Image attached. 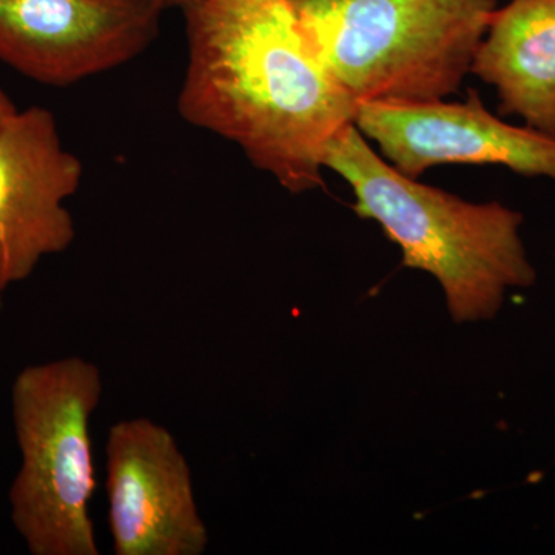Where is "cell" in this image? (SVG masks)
Wrapping results in <instances>:
<instances>
[{
    "instance_id": "7",
    "label": "cell",
    "mask_w": 555,
    "mask_h": 555,
    "mask_svg": "<svg viewBox=\"0 0 555 555\" xmlns=\"http://www.w3.org/2000/svg\"><path fill=\"white\" fill-rule=\"evenodd\" d=\"M108 528L116 555H203L208 529L199 516L192 470L169 429L149 418L109 427Z\"/></svg>"
},
{
    "instance_id": "5",
    "label": "cell",
    "mask_w": 555,
    "mask_h": 555,
    "mask_svg": "<svg viewBox=\"0 0 555 555\" xmlns=\"http://www.w3.org/2000/svg\"><path fill=\"white\" fill-rule=\"evenodd\" d=\"M163 14L152 0H0V61L43 86H73L141 56Z\"/></svg>"
},
{
    "instance_id": "8",
    "label": "cell",
    "mask_w": 555,
    "mask_h": 555,
    "mask_svg": "<svg viewBox=\"0 0 555 555\" xmlns=\"http://www.w3.org/2000/svg\"><path fill=\"white\" fill-rule=\"evenodd\" d=\"M353 124L409 178L437 166L469 164L555 181V139L492 115L476 91L463 102L358 104Z\"/></svg>"
},
{
    "instance_id": "10",
    "label": "cell",
    "mask_w": 555,
    "mask_h": 555,
    "mask_svg": "<svg viewBox=\"0 0 555 555\" xmlns=\"http://www.w3.org/2000/svg\"><path fill=\"white\" fill-rule=\"evenodd\" d=\"M153 3H156V5L159 7V9H163L164 11L167 10H185L188 7L192 5V3H195L196 0H152Z\"/></svg>"
},
{
    "instance_id": "1",
    "label": "cell",
    "mask_w": 555,
    "mask_h": 555,
    "mask_svg": "<svg viewBox=\"0 0 555 555\" xmlns=\"http://www.w3.org/2000/svg\"><path fill=\"white\" fill-rule=\"evenodd\" d=\"M182 119L243 150L292 193L323 185L328 142L357 102L302 30L294 0H196L182 10Z\"/></svg>"
},
{
    "instance_id": "9",
    "label": "cell",
    "mask_w": 555,
    "mask_h": 555,
    "mask_svg": "<svg viewBox=\"0 0 555 555\" xmlns=\"http://www.w3.org/2000/svg\"><path fill=\"white\" fill-rule=\"evenodd\" d=\"M470 73L494 87L503 115L555 139V0L496 7Z\"/></svg>"
},
{
    "instance_id": "6",
    "label": "cell",
    "mask_w": 555,
    "mask_h": 555,
    "mask_svg": "<svg viewBox=\"0 0 555 555\" xmlns=\"http://www.w3.org/2000/svg\"><path fill=\"white\" fill-rule=\"evenodd\" d=\"M82 175V160L65 149L50 109L0 115V292L72 246L75 219L64 203Z\"/></svg>"
},
{
    "instance_id": "3",
    "label": "cell",
    "mask_w": 555,
    "mask_h": 555,
    "mask_svg": "<svg viewBox=\"0 0 555 555\" xmlns=\"http://www.w3.org/2000/svg\"><path fill=\"white\" fill-rule=\"evenodd\" d=\"M302 30L358 104L415 105L460 90L496 0H294Z\"/></svg>"
},
{
    "instance_id": "2",
    "label": "cell",
    "mask_w": 555,
    "mask_h": 555,
    "mask_svg": "<svg viewBox=\"0 0 555 555\" xmlns=\"http://www.w3.org/2000/svg\"><path fill=\"white\" fill-rule=\"evenodd\" d=\"M323 166L350 185L358 217L382 225L406 268L436 278L456 323L494 317L507 288L534 283L520 211L495 201L469 203L406 177L356 124L328 142Z\"/></svg>"
},
{
    "instance_id": "11",
    "label": "cell",
    "mask_w": 555,
    "mask_h": 555,
    "mask_svg": "<svg viewBox=\"0 0 555 555\" xmlns=\"http://www.w3.org/2000/svg\"><path fill=\"white\" fill-rule=\"evenodd\" d=\"M14 105L11 104L9 98L5 96V94L0 91V115H3V113L10 112V109H13Z\"/></svg>"
},
{
    "instance_id": "4",
    "label": "cell",
    "mask_w": 555,
    "mask_h": 555,
    "mask_svg": "<svg viewBox=\"0 0 555 555\" xmlns=\"http://www.w3.org/2000/svg\"><path fill=\"white\" fill-rule=\"evenodd\" d=\"M100 367L80 357L25 367L11 390L21 469L11 520L33 555H100L90 502L96 489L90 420Z\"/></svg>"
}]
</instances>
